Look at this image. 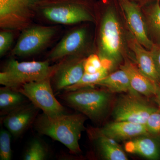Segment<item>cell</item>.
<instances>
[{
    "mask_svg": "<svg viewBox=\"0 0 160 160\" xmlns=\"http://www.w3.org/2000/svg\"><path fill=\"white\" fill-rule=\"evenodd\" d=\"M140 98L129 93L120 97L112 110L114 121L145 125L150 115L157 108L144 102Z\"/></svg>",
    "mask_w": 160,
    "mask_h": 160,
    "instance_id": "8",
    "label": "cell"
},
{
    "mask_svg": "<svg viewBox=\"0 0 160 160\" xmlns=\"http://www.w3.org/2000/svg\"><path fill=\"white\" fill-rule=\"evenodd\" d=\"M86 58L70 56L59 61L51 77L53 91L64 90L81 80L85 73L84 64Z\"/></svg>",
    "mask_w": 160,
    "mask_h": 160,
    "instance_id": "10",
    "label": "cell"
},
{
    "mask_svg": "<svg viewBox=\"0 0 160 160\" xmlns=\"http://www.w3.org/2000/svg\"><path fill=\"white\" fill-rule=\"evenodd\" d=\"M12 135L7 129L2 128L0 131V160H10L12 158L11 147Z\"/></svg>",
    "mask_w": 160,
    "mask_h": 160,
    "instance_id": "23",
    "label": "cell"
},
{
    "mask_svg": "<svg viewBox=\"0 0 160 160\" xmlns=\"http://www.w3.org/2000/svg\"><path fill=\"white\" fill-rule=\"evenodd\" d=\"M58 30V26H56L31 24L21 31L12 50V55L23 57L38 53L49 45Z\"/></svg>",
    "mask_w": 160,
    "mask_h": 160,
    "instance_id": "7",
    "label": "cell"
},
{
    "mask_svg": "<svg viewBox=\"0 0 160 160\" xmlns=\"http://www.w3.org/2000/svg\"><path fill=\"white\" fill-rule=\"evenodd\" d=\"M131 47L140 71L160 86V76L151 51L143 47L135 38L131 41Z\"/></svg>",
    "mask_w": 160,
    "mask_h": 160,
    "instance_id": "16",
    "label": "cell"
},
{
    "mask_svg": "<svg viewBox=\"0 0 160 160\" xmlns=\"http://www.w3.org/2000/svg\"><path fill=\"white\" fill-rule=\"evenodd\" d=\"M94 87L64 91L60 98L69 107L79 112L92 122L99 123L109 112L112 101V93Z\"/></svg>",
    "mask_w": 160,
    "mask_h": 160,
    "instance_id": "3",
    "label": "cell"
},
{
    "mask_svg": "<svg viewBox=\"0 0 160 160\" xmlns=\"http://www.w3.org/2000/svg\"><path fill=\"white\" fill-rule=\"evenodd\" d=\"M150 51L152 53L157 70L160 78V44H154Z\"/></svg>",
    "mask_w": 160,
    "mask_h": 160,
    "instance_id": "27",
    "label": "cell"
},
{
    "mask_svg": "<svg viewBox=\"0 0 160 160\" xmlns=\"http://www.w3.org/2000/svg\"><path fill=\"white\" fill-rule=\"evenodd\" d=\"M17 89L49 117L57 118L66 113V108L55 96L51 77L26 83Z\"/></svg>",
    "mask_w": 160,
    "mask_h": 160,
    "instance_id": "6",
    "label": "cell"
},
{
    "mask_svg": "<svg viewBox=\"0 0 160 160\" xmlns=\"http://www.w3.org/2000/svg\"><path fill=\"white\" fill-rule=\"evenodd\" d=\"M30 101L17 89L3 86L0 88V114L4 116Z\"/></svg>",
    "mask_w": 160,
    "mask_h": 160,
    "instance_id": "19",
    "label": "cell"
},
{
    "mask_svg": "<svg viewBox=\"0 0 160 160\" xmlns=\"http://www.w3.org/2000/svg\"><path fill=\"white\" fill-rule=\"evenodd\" d=\"M103 67L102 60L98 54H91L86 58L84 64L85 73L92 74L101 70Z\"/></svg>",
    "mask_w": 160,
    "mask_h": 160,
    "instance_id": "26",
    "label": "cell"
},
{
    "mask_svg": "<svg viewBox=\"0 0 160 160\" xmlns=\"http://www.w3.org/2000/svg\"><path fill=\"white\" fill-rule=\"evenodd\" d=\"M57 64L51 66L49 61L20 62L9 60L0 72V84L18 89L26 83L52 77Z\"/></svg>",
    "mask_w": 160,
    "mask_h": 160,
    "instance_id": "5",
    "label": "cell"
},
{
    "mask_svg": "<svg viewBox=\"0 0 160 160\" xmlns=\"http://www.w3.org/2000/svg\"><path fill=\"white\" fill-rule=\"evenodd\" d=\"M86 116L82 113L65 114L52 118L44 113L38 114L33 126L40 134L62 143L72 154L82 152L79 145L82 132L86 129Z\"/></svg>",
    "mask_w": 160,
    "mask_h": 160,
    "instance_id": "1",
    "label": "cell"
},
{
    "mask_svg": "<svg viewBox=\"0 0 160 160\" xmlns=\"http://www.w3.org/2000/svg\"><path fill=\"white\" fill-rule=\"evenodd\" d=\"M101 157L106 160H127L126 152L114 140L100 134L95 129L90 131Z\"/></svg>",
    "mask_w": 160,
    "mask_h": 160,
    "instance_id": "17",
    "label": "cell"
},
{
    "mask_svg": "<svg viewBox=\"0 0 160 160\" xmlns=\"http://www.w3.org/2000/svg\"><path fill=\"white\" fill-rule=\"evenodd\" d=\"M120 68L126 72L132 87L138 93L148 98L156 96L160 85L145 75L137 66L126 59Z\"/></svg>",
    "mask_w": 160,
    "mask_h": 160,
    "instance_id": "15",
    "label": "cell"
},
{
    "mask_svg": "<svg viewBox=\"0 0 160 160\" xmlns=\"http://www.w3.org/2000/svg\"><path fill=\"white\" fill-rule=\"evenodd\" d=\"M149 22L152 31L160 44V0H157L152 6L149 14Z\"/></svg>",
    "mask_w": 160,
    "mask_h": 160,
    "instance_id": "22",
    "label": "cell"
},
{
    "mask_svg": "<svg viewBox=\"0 0 160 160\" xmlns=\"http://www.w3.org/2000/svg\"><path fill=\"white\" fill-rule=\"evenodd\" d=\"M54 25H72L95 22L90 7L83 0H40L36 17Z\"/></svg>",
    "mask_w": 160,
    "mask_h": 160,
    "instance_id": "2",
    "label": "cell"
},
{
    "mask_svg": "<svg viewBox=\"0 0 160 160\" xmlns=\"http://www.w3.org/2000/svg\"><path fill=\"white\" fill-rule=\"evenodd\" d=\"M156 98L157 102L159 106L160 107V88L159 89L156 95Z\"/></svg>",
    "mask_w": 160,
    "mask_h": 160,
    "instance_id": "28",
    "label": "cell"
},
{
    "mask_svg": "<svg viewBox=\"0 0 160 160\" xmlns=\"http://www.w3.org/2000/svg\"><path fill=\"white\" fill-rule=\"evenodd\" d=\"M145 125L148 133L160 135V109L157 108L152 112Z\"/></svg>",
    "mask_w": 160,
    "mask_h": 160,
    "instance_id": "24",
    "label": "cell"
},
{
    "mask_svg": "<svg viewBox=\"0 0 160 160\" xmlns=\"http://www.w3.org/2000/svg\"><path fill=\"white\" fill-rule=\"evenodd\" d=\"M12 30L2 29L0 32V56L6 54L11 48L14 39Z\"/></svg>",
    "mask_w": 160,
    "mask_h": 160,
    "instance_id": "25",
    "label": "cell"
},
{
    "mask_svg": "<svg viewBox=\"0 0 160 160\" xmlns=\"http://www.w3.org/2000/svg\"><path fill=\"white\" fill-rule=\"evenodd\" d=\"M88 32L84 27L75 28L67 33L48 55L47 60L52 62L60 61L70 56H84L87 48Z\"/></svg>",
    "mask_w": 160,
    "mask_h": 160,
    "instance_id": "9",
    "label": "cell"
},
{
    "mask_svg": "<svg viewBox=\"0 0 160 160\" xmlns=\"http://www.w3.org/2000/svg\"><path fill=\"white\" fill-rule=\"evenodd\" d=\"M96 131L116 142L127 141L142 135L148 133L146 125L126 122L116 121L106 124Z\"/></svg>",
    "mask_w": 160,
    "mask_h": 160,
    "instance_id": "13",
    "label": "cell"
},
{
    "mask_svg": "<svg viewBox=\"0 0 160 160\" xmlns=\"http://www.w3.org/2000/svg\"><path fill=\"white\" fill-rule=\"evenodd\" d=\"M98 55L103 66L112 70L122 58L123 42L118 20L112 9L103 15L99 32Z\"/></svg>",
    "mask_w": 160,
    "mask_h": 160,
    "instance_id": "4",
    "label": "cell"
},
{
    "mask_svg": "<svg viewBox=\"0 0 160 160\" xmlns=\"http://www.w3.org/2000/svg\"><path fill=\"white\" fill-rule=\"evenodd\" d=\"M40 110L34 104L29 102L3 116V125L12 137L18 138L33 126Z\"/></svg>",
    "mask_w": 160,
    "mask_h": 160,
    "instance_id": "11",
    "label": "cell"
},
{
    "mask_svg": "<svg viewBox=\"0 0 160 160\" xmlns=\"http://www.w3.org/2000/svg\"><path fill=\"white\" fill-rule=\"evenodd\" d=\"M120 6L134 38L148 50H151L154 44L150 40L141 10L136 4L129 0H118Z\"/></svg>",
    "mask_w": 160,
    "mask_h": 160,
    "instance_id": "12",
    "label": "cell"
},
{
    "mask_svg": "<svg viewBox=\"0 0 160 160\" xmlns=\"http://www.w3.org/2000/svg\"><path fill=\"white\" fill-rule=\"evenodd\" d=\"M96 86L102 87L112 93L125 92L140 97V95L132 87L128 75L121 69L109 73Z\"/></svg>",
    "mask_w": 160,
    "mask_h": 160,
    "instance_id": "18",
    "label": "cell"
},
{
    "mask_svg": "<svg viewBox=\"0 0 160 160\" xmlns=\"http://www.w3.org/2000/svg\"><path fill=\"white\" fill-rule=\"evenodd\" d=\"M125 151L147 159H160V135L147 133L126 141Z\"/></svg>",
    "mask_w": 160,
    "mask_h": 160,
    "instance_id": "14",
    "label": "cell"
},
{
    "mask_svg": "<svg viewBox=\"0 0 160 160\" xmlns=\"http://www.w3.org/2000/svg\"><path fill=\"white\" fill-rule=\"evenodd\" d=\"M109 70L103 67L99 71L92 74L85 73L81 80L73 86L68 87L64 91H70L89 87H94L97 83L109 74Z\"/></svg>",
    "mask_w": 160,
    "mask_h": 160,
    "instance_id": "21",
    "label": "cell"
},
{
    "mask_svg": "<svg viewBox=\"0 0 160 160\" xmlns=\"http://www.w3.org/2000/svg\"><path fill=\"white\" fill-rule=\"evenodd\" d=\"M49 157L48 146L40 139L35 138L27 146L23 155L24 160H46Z\"/></svg>",
    "mask_w": 160,
    "mask_h": 160,
    "instance_id": "20",
    "label": "cell"
}]
</instances>
